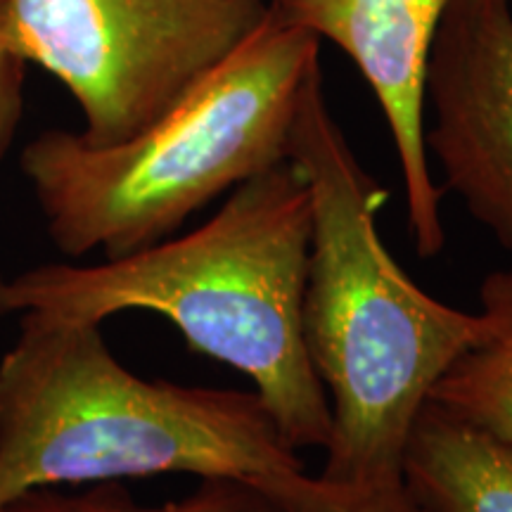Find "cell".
Masks as SVG:
<instances>
[{
    "mask_svg": "<svg viewBox=\"0 0 512 512\" xmlns=\"http://www.w3.org/2000/svg\"><path fill=\"white\" fill-rule=\"evenodd\" d=\"M287 159L311 192L302 339L332 418L320 477L403 482L415 418L439 377L484 337V318L434 299L389 254L377 230L389 192L337 124L320 64L304 83Z\"/></svg>",
    "mask_w": 512,
    "mask_h": 512,
    "instance_id": "1",
    "label": "cell"
},
{
    "mask_svg": "<svg viewBox=\"0 0 512 512\" xmlns=\"http://www.w3.org/2000/svg\"><path fill=\"white\" fill-rule=\"evenodd\" d=\"M311 192L290 159L249 178L192 233L93 266L0 271V316L105 323L126 311L174 323L192 351L240 370L292 448L330 437V403L302 339Z\"/></svg>",
    "mask_w": 512,
    "mask_h": 512,
    "instance_id": "2",
    "label": "cell"
},
{
    "mask_svg": "<svg viewBox=\"0 0 512 512\" xmlns=\"http://www.w3.org/2000/svg\"><path fill=\"white\" fill-rule=\"evenodd\" d=\"M0 356V505L155 475L259 482L304 470L256 392L131 373L100 323L19 313Z\"/></svg>",
    "mask_w": 512,
    "mask_h": 512,
    "instance_id": "3",
    "label": "cell"
},
{
    "mask_svg": "<svg viewBox=\"0 0 512 512\" xmlns=\"http://www.w3.org/2000/svg\"><path fill=\"white\" fill-rule=\"evenodd\" d=\"M320 38L271 3L264 22L162 119L95 147L53 128L19 157L46 233L69 259H117L176 235L192 214L287 162Z\"/></svg>",
    "mask_w": 512,
    "mask_h": 512,
    "instance_id": "4",
    "label": "cell"
},
{
    "mask_svg": "<svg viewBox=\"0 0 512 512\" xmlns=\"http://www.w3.org/2000/svg\"><path fill=\"white\" fill-rule=\"evenodd\" d=\"M12 41L72 93L79 136L136 138L259 29L271 0H8Z\"/></svg>",
    "mask_w": 512,
    "mask_h": 512,
    "instance_id": "5",
    "label": "cell"
},
{
    "mask_svg": "<svg viewBox=\"0 0 512 512\" xmlns=\"http://www.w3.org/2000/svg\"><path fill=\"white\" fill-rule=\"evenodd\" d=\"M427 155L477 223L512 249V5L451 0L425 79Z\"/></svg>",
    "mask_w": 512,
    "mask_h": 512,
    "instance_id": "6",
    "label": "cell"
},
{
    "mask_svg": "<svg viewBox=\"0 0 512 512\" xmlns=\"http://www.w3.org/2000/svg\"><path fill=\"white\" fill-rule=\"evenodd\" d=\"M451 0H280L275 8L351 57L373 91L399 159L408 228L422 259L446 247L444 190L425 147V79Z\"/></svg>",
    "mask_w": 512,
    "mask_h": 512,
    "instance_id": "7",
    "label": "cell"
},
{
    "mask_svg": "<svg viewBox=\"0 0 512 512\" xmlns=\"http://www.w3.org/2000/svg\"><path fill=\"white\" fill-rule=\"evenodd\" d=\"M401 477L430 512H512V446L434 401L408 434Z\"/></svg>",
    "mask_w": 512,
    "mask_h": 512,
    "instance_id": "8",
    "label": "cell"
},
{
    "mask_svg": "<svg viewBox=\"0 0 512 512\" xmlns=\"http://www.w3.org/2000/svg\"><path fill=\"white\" fill-rule=\"evenodd\" d=\"M484 337L439 377L430 401L512 446V268L479 287Z\"/></svg>",
    "mask_w": 512,
    "mask_h": 512,
    "instance_id": "9",
    "label": "cell"
},
{
    "mask_svg": "<svg viewBox=\"0 0 512 512\" xmlns=\"http://www.w3.org/2000/svg\"><path fill=\"white\" fill-rule=\"evenodd\" d=\"M0 512H273V505L249 482L200 479L188 496L162 505L138 503L121 482H105L72 491L64 486L34 489L0 505Z\"/></svg>",
    "mask_w": 512,
    "mask_h": 512,
    "instance_id": "10",
    "label": "cell"
},
{
    "mask_svg": "<svg viewBox=\"0 0 512 512\" xmlns=\"http://www.w3.org/2000/svg\"><path fill=\"white\" fill-rule=\"evenodd\" d=\"M273 512H430L415 501L406 484H337L304 470L252 482Z\"/></svg>",
    "mask_w": 512,
    "mask_h": 512,
    "instance_id": "11",
    "label": "cell"
},
{
    "mask_svg": "<svg viewBox=\"0 0 512 512\" xmlns=\"http://www.w3.org/2000/svg\"><path fill=\"white\" fill-rule=\"evenodd\" d=\"M27 64L12 41L8 0H0V162L15 143L24 117Z\"/></svg>",
    "mask_w": 512,
    "mask_h": 512,
    "instance_id": "12",
    "label": "cell"
},
{
    "mask_svg": "<svg viewBox=\"0 0 512 512\" xmlns=\"http://www.w3.org/2000/svg\"><path fill=\"white\" fill-rule=\"evenodd\" d=\"M271 3H280V0H271Z\"/></svg>",
    "mask_w": 512,
    "mask_h": 512,
    "instance_id": "13",
    "label": "cell"
},
{
    "mask_svg": "<svg viewBox=\"0 0 512 512\" xmlns=\"http://www.w3.org/2000/svg\"><path fill=\"white\" fill-rule=\"evenodd\" d=\"M508 3H510V5H512V0H508Z\"/></svg>",
    "mask_w": 512,
    "mask_h": 512,
    "instance_id": "14",
    "label": "cell"
}]
</instances>
